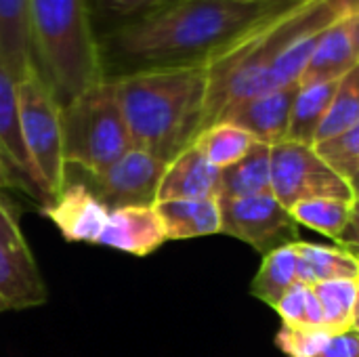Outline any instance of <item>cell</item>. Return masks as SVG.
<instances>
[{
  "mask_svg": "<svg viewBox=\"0 0 359 357\" xmlns=\"http://www.w3.org/2000/svg\"><path fill=\"white\" fill-rule=\"evenodd\" d=\"M303 0H172L99 36L105 78L206 65L240 36Z\"/></svg>",
  "mask_w": 359,
  "mask_h": 357,
  "instance_id": "obj_1",
  "label": "cell"
},
{
  "mask_svg": "<svg viewBox=\"0 0 359 357\" xmlns=\"http://www.w3.org/2000/svg\"><path fill=\"white\" fill-rule=\"evenodd\" d=\"M339 19L341 13L330 0H303L265 19L215 55L206 63V97L200 133L217 124L233 105L271 93L269 67L278 55L299 38L326 29Z\"/></svg>",
  "mask_w": 359,
  "mask_h": 357,
  "instance_id": "obj_2",
  "label": "cell"
},
{
  "mask_svg": "<svg viewBox=\"0 0 359 357\" xmlns=\"http://www.w3.org/2000/svg\"><path fill=\"white\" fill-rule=\"evenodd\" d=\"M109 80L133 147L170 162L200 135L206 65L141 69Z\"/></svg>",
  "mask_w": 359,
  "mask_h": 357,
  "instance_id": "obj_3",
  "label": "cell"
},
{
  "mask_svg": "<svg viewBox=\"0 0 359 357\" xmlns=\"http://www.w3.org/2000/svg\"><path fill=\"white\" fill-rule=\"evenodd\" d=\"M88 0H27V32L38 74L59 105L105 80Z\"/></svg>",
  "mask_w": 359,
  "mask_h": 357,
  "instance_id": "obj_4",
  "label": "cell"
},
{
  "mask_svg": "<svg viewBox=\"0 0 359 357\" xmlns=\"http://www.w3.org/2000/svg\"><path fill=\"white\" fill-rule=\"evenodd\" d=\"M63 162L99 175L133 149L124 114L109 78L61 107Z\"/></svg>",
  "mask_w": 359,
  "mask_h": 357,
  "instance_id": "obj_5",
  "label": "cell"
},
{
  "mask_svg": "<svg viewBox=\"0 0 359 357\" xmlns=\"http://www.w3.org/2000/svg\"><path fill=\"white\" fill-rule=\"evenodd\" d=\"M19 124L27 156L50 204L65 187L61 105L36 67L19 80Z\"/></svg>",
  "mask_w": 359,
  "mask_h": 357,
  "instance_id": "obj_6",
  "label": "cell"
},
{
  "mask_svg": "<svg viewBox=\"0 0 359 357\" xmlns=\"http://www.w3.org/2000/svg\"><path fill=\"white\" fill-rule=\"evenodd\" d=\"M271 194L290 210L292 206L318 200H353L351 183L341 177L313 145L282 141L271 145Z\"/></svg>",
  "mask_w": 359,
  "mask_h": 357,
  "instance_id": "obj_7",
  "label": "cell"
},
{
  "mask_svg": "<svg viewBox=\"0 0 359 357\" xmlns=\"http://www.w3.org/2000/svg\"><path fill=\"white\" fill-rule=\"evenodd\" d=\"M219 204L221 234L250 244L263 257L299 242V223L271 191Z\"/></svg>",
  "mask_w": 359,
  "mask_h": 357,
  "instance_id": "obj_8",
  "label": "cell"
},
{
  "mask_svg": "<svg viewBox=\"0 0 359 357\" xmlns=\"http://www.w3.org/2000/svg\"><path fill=\"white\" fill-rule=\"evenodd\" d=\"M48 290L23 238L13 204L0 198V303L4 309L44 305Z\"/></svg>",
  "mask_w": 359,
  "mask_h": 357,
  "instance_id": "obj_9",
  "label": "cell"
},
{
  "mask_svg": "<svg viewBox=\"0 0 359 357\" xmlns=\"http://www.w3.org/2000/svg\"><path fill=\"white\" fill-rule=\"evenodd\" d=\"M166 164L168 162L133 147L99 175L76 170V175H82V179L76 181L84 183L107 206V210L126 206H154Z\"/></svg>",
  "mask_w": 359,
  "mask_h": 357,
  "instance_id": "obj_10",
  "label": "cell"
},
{
  "mask_svg": "<svg viewBox=\"0 0 359 357\" xmlns=\"http://www.w3.org/2000/svg\"><path fill=\"white\" fill-rule=\"evenodd\" d=\"M42 215L59 229L63 240L97 244L109 210L84 183L65 179V187L50 204L42 206Z\"/></svg>",
  "mask_w": 359,
  "mask_h": 357,
  "instance_id": "obj_11",
  "label": "cell"
},
{
  "mask_svg": "<svg viewBox=\"0 0 359 357\" xmlns=\"http://www.w3.org/2000/svg\"><path fill=\"white\" fill-rule=\"evenodd\" d=\"M0 156L11 164V168L25 183L29 198L38 200L42 206L48 204V198L42 189L40 177L27 156L21 124H19V78L13 69L0 59Z\"/></svg>",
  "mask_w": 359,
  "mask_h": 357,
  "instance_id": "obj_12",
  "label": "cell"
},
{
  "mask_svg": "<svg viewBox=\"0 0 359 357\" xmlns=\"http://www.w3.org/2000/svg\"><path fill=\"white\" fill-rule=\"evenodd\" d=\"M299 93V84L265 93L261 97L248 99L240 105L227 109L219 122H229L246 130L255 137V141L265 145H276L286 141L290 112L294 97Z\"/></svg>",
  "mask_w": 359,
  "mask_h": 357,
  "instance_id": "obj_13",
  "label": "cell"
},
{
  "mask_svg": "<svg viewBox=\"0 0 359 357\" xmlns=\"http://www.w3.org/2000/svg\"><path fill=\"white\" fill-rule=\"evenodd\" d=\"M166 242L162 219L154 206H126L109 210L97 246L116 248L133 257H147Z\"/></svg>",
  "mask_w": 359,
  "mask_h": 357,
  "instance_id": "obj_14",
  "label": "cell"
},
{
  "mask_svg": "<svg viewBox=\"0 0 359 357\" xmlns=\"http://www.w3.org/2000/svg\"><path fill=\"white\" fill-rule=\"evenodd\" d=\"M219 189L221 170L212 166L196 145H189L166 164L156 204L168 200L219 198Z\"/></svg>",
  "mask_w": 359,
  "mask_h": 357,
  "instance_id": "obj_15",
  "label": "cell"
},
{
  "mask_svg": "<svg viewBox=\"0 0 359 357\" xmlns=\"http://www.w3.org/2000/svg\"><path fill=\"white\" fill-rule=\"evenodd\" d=\"M358 63L359 57L351 36V15H347L324 29L301 74L299 86L341 80Z\"/></svg>",
  "mask_w": 359,
  "mask_h": 357,
  "instance_id": "obj_16",
  "label": "cell"
},
{
  "mask_svg": "<svg viewBox=\"0 0 359 357\" xmlns=\"http://www.w3.org/2000/svg\"><path fill=\"white\" fill-rule=\"evenodd\" d=\"M156 210L162 219L166 240H191L221 234L219 198L168 200L158 202Z\"/></svg>",
  "mask_w": 359,
  "mask_h": 357,
  "instance_id": "obj_17",
  "label": "cell"
},
{
  "mask_svg": "<svg viewBox=\"0 0 359 357\" xmlns=\"http://www.w3.org/2000/svg\"><path fill=\"white\" fill-rule=\"evenodd\" d=\"M294 284L311 286L305 263L301 261L294 244H290L263 257V263L250 284V295L276 309L280 299Z\"/></svg>",
  "mask_w": 359,
  "mask_h": 357,
  "instance_id": "obj_18",
  "label": "cell"
},
{
  "mask_svg": "<svg viewBox=\"0 0 359 357\" xmlns=\"http://www.w3.org/2000/svg\"><path fill=\"white\" fill-rule=\"evenodd\" d=\"M271 191V145L255 143L233 166L221 170L219 200H238Z\"/></svg>",
  "mask_w": 359,
  "mask_h": 357,
  "instance_id": "obj_19",
  "label": "cell"
},
{
  "mask_svg": "<svg viewBox=\"0 0 359 357\" xmlns=\"http://www.w3.org/2000/svg\"><path fill=\"white\" fill-rule=\"evenodd\" d=\"M0 59L19 80L36 67L27 32V0H0Z\"/></svg>",
  "mask_w": 359,
  "mask_h": 357,
  "instance_id": "obj_20",
  "label": "cell"
},
{
  "mask_svg": "<svg viewBox=\"0 0 359 357\" xmlns=\"http://www.w3.org/2000/svg\"><path fill=\"white\" fill-rule=\"evenodd\" d=\"M337 84H339V80L299 86V93L294 97L292 112H290V124H288L286 141L316 145L318 130H320V126L328 114Z\"/></svg>",
  "mask_w": 359,
  "mask_h": 357,
  "instance_id": "obj_21",
  "label": "cell"
},
{
  "mask_svg": "<svg viewBox=\"0 0 359 357\" xmlns=\"http://www.w3.org/2000/svg\"><path fill=\"white\" fill-rule=\"evenodd\" d=\"M255 143V137L242 130L240 126L229 122H217L202 130L191 145H196L212 166L225 170L240 162Z\"/></svg>",
  "mask_w": 359,
  "mask_h": 357,
  "instance_id": "obj_22",
  "label": "cell"
},
{
  "mask_svg": "<svg viewBox=\"0 0 359 357\" xmlns=\"http://www.w3.org/2000/svg\"><path fill=\"white\" fill-rule=\"evenodd\" d=\"M301 261L305 263L311 286L330 280H355L359 282V259L343 248H328L309 242L294 244Z\"/></svg>",
  "mask_w": 359,
  "mask_h": 357,
  "instance_id": "obj_23",
  "label": "cell"
},
{
  "mask_svg": "<svg viewBox=\"0 0 359 357\" xmlns=\"http://www.w3.org/2000/svg\"><path fill=\"white\" fill-rule=\"evenodd\" d=\"M311 288L322 307L324 328L332 335L351 330L359 282L355 280H330V282H318Z\"/></svg>",
  "mask_w": 359,
  "mask_h": 357,
  "instance_id": "obj_24",
  "label": "cell"
},
{
  "mask_svg": "<svg viewBox=\"0 0 359 357\" xmlns=\"http://www.w3.org/2000/svg\"><path fill=\"white\" fill-rule=\"evenodd\" d=\"M359 122V63L349 69L337 84L332 103L328 107V114L318 130L316 145L322 141H328L332 137H339L341 133L349 130Z\"/></svg>",
  "mask_w": 359,
  "mask_h": 357,
  "instance_id": "obj_25",
  "label": "cell"
},
{
  "mask_svg": "<svg viewBox=\"0 0 359 357\" xmlns=\"http://www.w3.org/2000/svg\"><path fill=\"white\" fill-rule=\"evenodd\" d=\"M351 202L334 200V198H318V200H307V202L292 206L290 213L299 225H307V227L337 240V236L345 229V225L349 221Z\"/></svg>",
  "mask_w": 359,
  "mask_h": 357,
  "instance_id": "obj_26",
  "label": "cell"
},
{
  "mask_svg": "<svg viewBox=\"0 0 359 357\" xmlns=\"http://www.w3.org/2000/svg\"><path fill=\"white\" fill-rule=\"evenodd\" d=\"M278 316L286 326L303 328H324L322 307L311 286L294 284L276 305Z\"/></svg>",
  "mask_w": 359,
  "mask_h": 357,
  "instance_id": "obj_27",
  "label": "cell"
},
{
  "mask_svg": "<svg viewBox=\"0 0 359 357\" xmlns=\"http://www.w3.org/2000/svg\"><path fill=\"white\" fill-rule=\"evenodd\" d=\"M316 151L347 181L359 170V122L349 130L313 145Z\"/></svg>",
  "mask_w": 359,
  "mask_h": 357,
  "instance_id": "obj_28",
  "label": "cell"
},
{
  "mask_svg": "<svg viewBox=\"0 0 359 357\" xmlns=\"http://www.w3.org/2000/svg\"><path fill=\"white\" fill-rule=\"evenodd\" d=\"M332 332L326 328L282 326L276 337V347L288 357H320L326 349Z\"/></svg>",
  "mask_w": 359,
  "mask_h": 357,
  "instance_id": "obj_29",
  "label": "cell"
},
{
  "mask_svg": "<svg viewBox=\"0 0 359 357\" xmlns=\"http://www.w3.org/2000/svg\"><path fill=\"white\" fill-rule=\"evenodd\" d=\"M172 0H95L99 13H107L111 17H118L120 21H128L135 17H141L145 13H151Z\"/></svg>",
  "mask_w": 359,
  "mask_h": 357,
  "instance_id": "obj_30",
  "label": "cell"
},
{
  "mask_svg": "<svg viewBox=\"0 0 359 357\" xmlns=\"http://www.w3.org/2000/svg\"><path fill=\"white\" fill-rule=\"evenodd\" d=\"M320 357H359V332L345 330L332 335Z\"/></svg>",
  "mask_w": 359,
  "mask_h": 357,
  "instance_id": "obj_31",
  "label": "cell"
},
{
  "mask_svg": "<svg viewBox=\"0 0 359 357\" xmlns=\"http://www.w3.org/2000/svg\"><path fill=\"white\" fill-rule=\"evenodd\" d=\"M334 242L339 244V248L347 250L349 255H353V257L359 259V196L353 198L349 221H347L345 229L337 236Z\"/></svg>",
  "mask_w": 359,
  "mask_h": 357,
  "instance_id": "obj_32",
  "label": "cell"
},
{
  "mask_svg": "<svg viewBox=\"0 0 359 357\" xmlns=\"http://www.w3.org/2000/svg\"><path fill=\"white\" fill-rule=\"evenodd\" d=\"M2 187H17V189H21V191H25L27 196H29V191H27V187H25V183L21 181V177L11 168V164L0 156V189Z\"/></svg>",
  "mask_w": 359,
  "mask_h": 357,
  "instance_id": "obj_33",
  "label": "cell"
},
{
  "mask_svg": "<svg viewBox=\"0 0 359 357\" xmlns=\"http://www.w3.org/2000/svg\"><path fill=\"white\" fill-rule=\"evenodd\" d=\"M330 4L341 13V17L358 15L359 13V0H330Z\"/></svg>",
  "mask_w": 359,
  "mask_h": 357,
  "instance_id": "obj_34",
  "label": "cell"
},
{
  "mask_svg": "<svg viewBox=\"0 0 359 357\" xmlns=\"http://www.w3.org/2000/svg\"><path fill=\"white\" fill-rule=\"evenodd\" d=\"M351 36H353V44H355V53L359 57V13L351 15Z\"/></svg>",
  "mask_w": 359,
  "mask_h": 357,
  "instance_id": "obj_35",
  "label": "cell"
},
{
  "mask_svg": "<svg viewBox=\"0 0 359 357\" xmlns=\"http://www.w3.org/2000/svg\"><path fill=\"white\" fill-rule=\"evenodd\" d=\"M351 330H358L359 332V292H358V301H355V309H353V322H351Z\"/></svg>",
  "mask_w": 359,
  "mask_h": 357,
  "instance_id": "obj_36",
  "label": "cell"
},
{
  "mask_svg": "<svg viewBox=\"0 0 359 357\" xmlns=\"http://www.w3.org/2000/svg\"><path fill=\"white\" fill-rule=\"evenodd\" d=\"M349 183H351V189H353V194L355 196H359V170L349 179Z\"/></svg>",
  "mask_w": 359,
  "mask_h": 357,
  "instance_id": "obj_37",
  "label": "cell"
},
{
  "mask_svg": "<svg viewBox=\"0 0 359 357\" xmlns=\"http://www.w3.org/2000/svg\"><path fill=\"white\" fill-rule=\"evenodd\" d=\"M240 2H257V0H240Z\"/></svg>",
  "mask_w": 359,
  "mask_h": 357,
  "instance_id": "obj_38",
  "label": "cell"
},
{
  "mask_svg": "<svg viewBox=\"0 0 359 357\" xmlns=\"http://www.w3.org/2000/svg\"><path fill=\"white\" fill-rule=\"evenodd\" d=\"M0 311H4V307H2V303H0Z\"/></svg>",
  "mask_w": 359,
  "mask_h": 357,
  "instance_id": "obj_39",
  "label": "cell"
}]
</instances>
